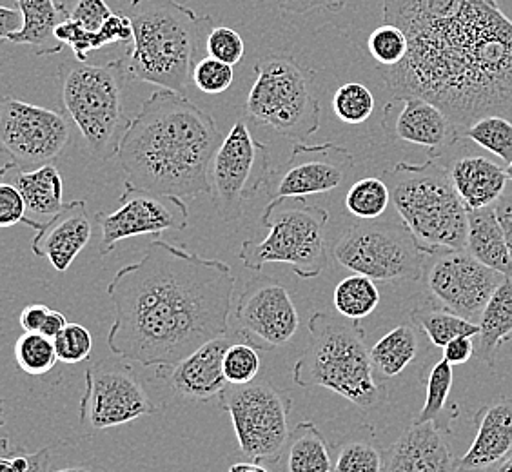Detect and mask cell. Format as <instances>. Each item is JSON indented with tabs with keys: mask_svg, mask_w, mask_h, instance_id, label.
<instances>
[{
	"mask_svg": "<svg viewBox=\"0 0 512 472\" xmlns=\"http://www.w3.org/2000/svg\"><path fill=\"white\" fill-rule=\"evenodd\" d=\"M384 22L409 39L398 66L378 69L394 99L429 100L463 131L512 117V20L496 0H384Z\"/></svg>",
	"mask_w": 512,
	"mask_h": 472,
	"instance_id": "1",
	"label": "cell"
},
{
	"mask_svg": "<svg viewBox=\"0 0 512 472\" xmlns=\"http://www.w3.org/2000/svg\"><path fill=\"white\" fill-rule=\"evenodd\" d=\"M237 278L226 262L153 240L109 282L111 353L148 367L175 365L229 333Z\"/></svg>",
	"mask_w": 512,
	"mask_h": 472,
	"instance_id": "2",
	"label": "cell"
},
{
	"mask_svg": "<svg viewBox=\"0 0 512 472\" xmlns=\"http://www.w3.org/2000/svg\"><path fill=\"white\" fill-rule=\"evenodd\" d=\"M215 118L173 89H158L131 118L120 142L126 184L160 195H211V164L220 148Z\"/></svg>",
	"mask_w": 512,
	"mask_h": 472,
	"instance_id": "3",
	"label": "cell"
},
{
	"mask_svg": "<svg viewBox=\"0 0 512 472\" xmlns=\"http://www.w3.org/2000/svg\"><path fill=\"white\" fill-rule=\"evenodd\" d=\"M128 15L135 33L126 57L129 80L186 93L213 19L178 0H133Z\"/></svg>",
	"mask_w": 512,
	"mask_h": 472,
	"instance_id": "4",
	"label": "cell"
},
{
	"mask_svg": "<svg viewBox=\"0 0 512 472\" xmlns=\"http://www.w3.org/2000/svg\"><path fill=\"white\" fill-rule=\"evenodd\" d=\"M306 351L293 365L298 387H324L360 411H373L387 402L389 391L378 380L360 320L333 313H315L307 324Z\"/></svg>",
	"mask_w": 512,
	"mask_h": 472,
	"instance_id": "5",
	"label": "cell"
},
{
	"mask_svg": "<svg viewBox=\"0 0 512 472\" xmlns=\"http://www.w3.org/2000/svg\"><path fill=\"white\" fill-rule=\"evenodd\" d=\"M384 180L394 209L425 255L467 246L469 209L456 193L449 168L438 158L424 164L398 162Z\"/></svg>",
	"mask_w": 512,
	"mask_h": 472,
	"instance_id": "6",
	"label": "cell"
},
{
	"mask_svg": "<svg viewBox=\"0 0 512 472\" xmlns=\"http://www.w3.org/2000/svg\"><path fill=\"white\" fill-rule=\"evenodd\" d=\"M126 59L93 66L66 60L59 68L60 99L69 120L80 129L89 153L99 160L117 157L131 118L126 111Z\"/></svg>",
	"mask_w": 512,
	"mask_h": 472,
	"instance_id": "7",
	"label": "cell"
},
{
	"mask_svg": "<svg viewBox=\"0 0 512 472\" xmlns=\"http://www.w3.org/2000/svg\"><path fill=\"white\" fill-rule=\"evenodd\" d=\"M269 229L264 240L242 242L238 258L251 271L267 264H286L298 278L311 280L329 266L327 224L324 207L307 204L304 198L271 200L260 217Z\"/></svg>",
	"mask_w": 512,
	"mask_h": 472,
	"instance_id": "8",
	"label": "cell"
},
{
	"mask_svg": "<svg viewBox=\"0 0 512 472\" xmlns=\"http://www.w3.org/2000/svg\"><path fill=\"white\" fill-rule=\"evenodd\" d=\"M255 73L244 104L247 117L295 144L313 137L322 115L315 95V71L293 57L269 55L256 62Z\"/></svg>",
	"mask_w": 512,
	"mask_h": 472,
	"instance_id": "9",
	"label": "cell"
},
{
	"mask_svg": "<svg viewBox=\"0 0 512 472\" xmlns=\"http://www.w3.org/2000/svg\"><path fill=\"white\" fill-rule=\"evenodd\" d=\"M340 266L375 282H416L424 278L427 255L404 222L362 220L333 247Z\"/></svg>",
	"mask_w": 512,
	"mask_h": 472,
	"instance_id": "10",
	"label": "cell"
},
{
	"mask_svg": "<svg viewBox=\"0 0 512 472\" xmlns=\"http://www.w3.org/2000/svg\"><path fill=\"white\" fill-rule=\"evenodd\" d=\"M220 407L229 414L240 451L253 462L278 463L287 449L293 398L267 382L227 385Z\"/></svg>",
	"mask_w": 512,
	"mask_h": 472,
	"instance_id": "11",
	"label": "cell"
},
{
	"mask_svg": "<svg viewBox=\"0 0 512 472\" xmlns=\"http://www.w3.org/2000/svg\"><path fill=\"white\" fill-rule=\"evenodd\" d=\"M273 173L271 148L256 140L244 120L227 133L211 164V198L226 222L237 220Z\"/></svg>",
	"mask_w": 512,
	"mask_h": 472,
	"instance_id": "12",
	"label": "cell"
},
{
	"mask_svg": "<svg viewBox=\"0 0 512 472\" xmlns=\"http://www.w3.org/2000/svg\"><path fill=\"white\" fill-rule=\"evenodd\" d=\"M71 140L68 118L59 111L40 108L24 100L6 97L0 106V142L4 166L35 169L59 158Z\"/></svg>",
	"mask_w": 512,
	"mask_h": 472,
	"instance_id": "13",
	"label": "cell"
},
{
	"mask_svg": "<svg viewBox=\"0 0 512 472\" xmlns=\"http://www.w3.org/2000/svg\"><path fill=\"white\" fill-rule=\"evenodd\" d=\"M507 276L483 266L467 249L427 255L424 280L434 302L478 324L485 307Z\"/></svg>",
	"mask_w": 512,
	"mask_h": 472,
	"instance_id": "14",
	"label": "cell"
},
{
	"mask_svg": "<svg viewBox=\"0 0 512 472\" xmlns=\"http://www.w3.org/2000/svg\"><path fill=\"white\" fill-rule=\"evenodd\" d=\"M95 220L100 226V256H108L126 238L186 229L189 209L184 198L124 184L117 211L97 213Z\"/></svg>",
	"mask_w": 512,
	"mask_h": 472,
	"instance_id": "15",
	"label": "cell"
},
{
	"mask_svg": "<svg viewBox=\"0 0 512 472\" xmlns=\"http://www.w3.org/2000/svg\"><path fill=\"white\" fill-rule=\"evenodd\" d=\"M158 411L129 365L86 369V391L80 398V420L93 429H111Z\"/></svg>",
	"mask_w": 512,
	"mask_h": 472,
	"instance_id": "16",
	"label": "cell"
},
{
	"mask_svg": "<svg viewBox=\"0 0 512 472\" xmlns=\"http://www.w3.org/2000/svg\"><path fill=\"white\" fill-rule=\"evenodd\" d=\"M353 166L355 157L344 146L335 142L307 146L300 142L295 144L286 162L273 169L267 195L271 200H278L335 191L344 184Z\"/></svg>",
	"mask_w": 512,
	"mask_h": 472,
	"instance_id": "17",
	"label": "cell"
},
{
	"mask_svg": "<svg viewBox=\"0 0 512 472\" xmlns=\"http://www.w3.org/2000/svg\"><path fill=\"white\" fill-rule=\"evenodd\" d=\"M240 331L260 349L286 345L298 331L300 316L286 287L273 276L258 275L247 282L235 309Z\"/></svg>",
	"mask_w": 512,
	"mask_h": 472,
	"instance_id": "18",
	"label": "cell"
},
{
	"mask_svg": "<svg viewBox=\"0 0 512 472\" xmlns=\"http://www.w3.org/2000/svg\"><path fill=\"white\" fill-rule=\"evenodd\" d=\"M244 333H227L198 347L175 365L157 367V378H162L173 393L191 402H209L226 391L224 358L227 349L242 338Z\"/></svg>",
	"mask_w": 512,
	"mask_h": 472,
	"instance_id": "19",
	"label": "cell"
},
{
	"mask_svg": "<svg viewBox=\"0 0 512 472\" xmlns=\"http://www.w3.org/2000/svg\"><path fill=\"white\" fill-rule=\"evenodd\" d=\"M400 100L398 113L385 106L384 128L393 137L429 149V158H440L445 149L453 148L463 138V129L458 128L444 109L420 97H405Z\"/></svg>",
	"mask_w": 512,
	"mask_h": 472,
	"instance_id": "20",
	"label": "cell"
},
{
	"mask_svg": "<svg viewBox=\"0 0 512 472\" xmlns=\"http://www.w3.org/2000/svg\"><path fill=\"white\" fill-rule=\"evenodd\" d=\"M476 436L456 472H489L512 456V398H496L474 414Z\"/></svg>",
	"mask_w": 512,
	"mask_h": 472,
	"instance_id": "21",
	"label": "cell"
},
{
	"mask_svg": "<svg viewBox=\"0 0 512 472\" xmlns=\"http://www.w3.org/2000/svg\"><path fill=\"white\" fill-rule=\"evenodd\" d=\"M91 236L93 218L88 215L86 202L75 200L42 224L31 240V251L40 258H48L55 271L66 273L80 251L88 246Z\"/></svg>",
	"mask_w": 512,
	"mask_h": 472,
	"instance_id": "22",
	"label": "cell"
},
{
	"mask_svg": "<svg viewBox=\"0 0 512 472\" xmlns=\"http://www.w3.org/2000/svg\"><path fill=\"white\" fill-rule=\"evenodd\" d=\"M447 433L434 423H414L385 451L384 472H456Z\"/></svg>",
	"mask_w": 512,
	"mask_h": 472,
	"instance_id": "23",
	"label": "cell"
},
{
	"mask_svg": "<svg viewBox=\"0 0 512 472\" xmlns=\"http://www.w3.org/2000/svg\"><path fill=\"white\" fill-rule=\"evenodd\" d=\"M447 168L467 209L494 206L507 191V168L493 158L469 155L456 158Z\"/></svg>",
	"mask_w": 512,
	"mask_h": 472,
	"instance_id": "24",
	"label": "cell"
},
{
	"mask_svg": "<svg viewBox=\"0 0 512 472\" xmlns=\"http://www.w3.org/2000/svg\"><path fill=\"white\" fill-rule=\"evenodd\" d=\"M17 8L22 11L24 26L22 30L10 35L6 42L31 46L37 57L59 55L64 44L57 39L60 22L68 19L71 11L64 2L57 0H19Z\"/></svg>",
	"mask_w": 512,
	"mask_h": 472,
	"instance_id": "25",
	"label": "cell"
},
{
	"mask_svg": "<svg viewBox=\"0 0 512 472\" xmlns=\"http://www.w3.org/2000/svg\"><path fill=\"white\" fill-rule=\"evenodd\" d=\"M2 178L17 187L26 200V206L37 222H48L64 209V184L59 169L46 164L35 169H8L0 171Z\"/></svg>",
	"mask_w": 512,
	"mask_h": 472,
	"instance_id": "26",
	"label": "cell"
},
{
	"mask_svg": "<svg viewBox=\"0 0 512 472\" xmlns=\"http://www.w3.org/2000/svg\"><path fill=\"white\" fill-rule=\"evenodd\" d=\"M465 249L483 266L512 280V256L494 206L469 209V229Z\"/></svg>",
	"mask_w": 512,
	"mask_h": 472,
	"instance_id": "27",
	"label": "cell"
},
{
	"mask_svg": "<svg viewBox=\"0 0 512 472\" xmlns=\"http://www.w3.org/2000/svg\"><path fill=\"white\" fill-rule=\"evenodd\" d=\"M476 356L483 364L494 367L502 345L512 340V280L505 278L494 291L480 318Z\"/></svg>",
	"mask_w": 512,
	"mask_h": 472,
	"instance_id": "28",
	"label": "cell"
},
{
	"mask_svg": "<svg viewBox=\"0 0 512 472\" xmlns=\"http://www.w3.org/2000/svg\"><path fill=\"white\" fill-rule=\"evenodd\" d=\"M287 472H333V451L311 420L298 423L291 431Z\"/></svg>",
	"mask_w": 512,
	"mask_h": 472,
	"instance_id": "29",
	"label": "cell"
},
{
	"mask_svg": "<svg viewBox=\"0 0 512 472\" xmlns=\"http://www.w3.org/2000/svg\"><path fill=\"white\" fill-rule=\"evenodd\" d=\"M420 353L418 331L413 322L398 325L371 347V358L378 374L396 378L413 364Z\"/></svg>",
	"mask_w": 512,
	"mask_h": 472,
	"instance_id": "30",
	"label": "cell"
},
{
	"mask_svg": "<svg viewBox=\"0 0 512 472\" xmlns=\"http://www.w3.org/2000/svg\"><path fill=\"white\" fill-rule=\"evenodd\" d=\"M384 458L375 429L362 425L336 445L333 472H384Z\"/></svg>",
	"mask_w": 512,
	"mask_h": 472,
	"instance_id": "31",
	"label": "cell"
},
{
	"mask_svg": "<svg viewBox=\"0 0 512 472\" xmlns=\"http://www.w3.org/2000/svg\"><path fill=\"white\" fill-rule=\"evenodd\" d=\"M411 322L422 329L431 344L438 349H444L456 338L462 336H478L480 325L465 320L463 316L445 309L442 305L429 304L414 307L411 311Z\"/></svg>",
	"mask_w": 512,
	"mask_h": 472,
	"instance_id": "32",
	"label": "cell"
},
{
	"mask_svg": "<svg viewBox=\"0 0 512 472\" xmlns=\"http://www.w3.org/2000/svg\"><path fill=\"white\" fill-rule=\"evenodd\" d=\"M425 402L422 411L416 414L414 423H434L440 431L451 433V420L445 418L449 396L453 391L454 374L453 365L445 360L444 356L436 360L424 378Z\"/></svg>",
	"mask_w": 512,
	"mask_h": 472,
	"instance_id": "33",
	"label": "cell"
},
{
	"mask_svg": "<svg viewBox=\"0 0 512 472\" xmlns=\"http://www.w3.org/2000/svg\"><path fill=\"white\" fill-rule=\"evenodd\" d=\"M380 298L382 296L373 278L353 273L335 287L333 305L338 315L349 320H364L375 313Z\"/></svg>",
	"mask_w": 512,
	"mask_h": 472,
	"instance_id": "34",
	"label": "cell"
},
{
	"mask_svg": "<svg viewBox=\"0 0 512 472\" xmlns=\"http://www.w3.org/2000/svg\"><path fill=\"white\" fill-rule=\"evenodd\" d=\"M463 138L493 153L503 166L512 164V120L502 115H491L474 120L463 131Z\"/></svg>",
	"mask_w": 512,
	"mask_h": 472,
	"instance_id": "35",
	"label": "cell"
},
{
	"mask_svg": "<svg viewBox=\"0 0 512 472\" xmlns=\"http://www.w3.org/2000/svg\"><path fill=\"white\" fill-rule=\"evenodd\" d=\"M391 200V189L384 178L367 177L349 187L345 207L360 220H376L384 215Z\"/></svg>",
	"mask_w": 512,
	"mask_h": 472,
	"instance_id": "36",
	"label": "cell"
},
{
	"mask_svg": "<svg viewBox=\"0 0 512 472\" xmlns=\"http://www.w3.org/2000/svg\"><path fill=\"white\" fill-rule=\"evenodd\" d=\"M15 364L22 373L30 376H46L59 364L55 342L40 333H26L15 342Z\"/></svg>",
	"mask_w": 512,
	"mask_h": 472,
	"instance_id": "37",
	"label": "cell"
},
{
	"mask_svg": "<svg viewBox=\"0 0 512 472\" xmlns=\"http://www.w3.org/2000/svg\"><path fill=\"white\" fill-rule=\"evenodd\" d=\"M331 108L336 118H340L344 124L358 126V124H364L365 120H369L373 115L375 97L371 89L364 84L349 82L342 88H338L331 102Z\"/></svg>",
	"mask_w": 512,
	"mask_h": 472,
	"instance_id": "38",
	"label": "cell"
},
{
	"mask_svg": "<svg viewBox=\"0 0 512 472\" xmlns=\"http://www.w3.org/2000/svg\"><path fill=\"white\" fill-rule=\"evenodd\" d=\"M258 349L260 347L255 342H251L247 336H242L227 349L226 358H224L227 384L247 385L255 382L256 376L262 369V358Z\"/></svg>",
	"mask_w": 512,
	"mask_h": 472,
	"instance_id": "39",
	"label": "cell"
},
{
	"mask_svg": "<svg viewBox=\"0 0 512 472\" xmlns=\"http://www.w3.org/2000/svg\"><path fill=\"white\" fill-rule=\"evenodd\" d=\"M367 50L380 64V68H393L407 57L409 39L404 30H400L394 24L384 22L369 35Z\"/></svg>",
	"mask_w": 512,
	"mask_h": 472,
	"instance_id": "40",
	"label": "cell"
},
{
	"mask_svg": "<svg viewBox=\"0 0 512 472\" xmlns=\"http://www.w3.org/2000/svg\"><path fill=\"white\" fill-rule=\"evenodd\" d=\"M55 349L62 364H82L93 351V336L84 325L68 324L55 340Z\"/></svg>",
	"mask_w": 512,
	"mask_h": 472,
	"instance_id": "41",
	"label": "cell"
},
{
	"mask_svg": "<svg viewBox=\"0 0 512 472\" xmlns=\"http://www.w3.org/2000/svg\"><path fill=\"white\" fill-rule=\"evenodd\" d=\"M235 79L233 66L213 57H204L193 71V82L202 93L220 95L231 88Z\"/></svg>",
	"mask_w": 512,
	"mask_h": 472,
	"instance_id": "42",
	"label": "cell"
},
{
	"mask_svg": "<svg viewBox=\"0 0 512 472\" xmlns=\"http://www.w3.org/2000/svg\"><path fill=\"white\" fill-rule=\"evenodd\" d=\"M206 50L207 57L237 66L244 59L246 44L238 31L226 28V26H215L207 37Z\"/></svg>",
	"mask_w": 512,
	"mask_h": 472,
	"instance_id": "43",
	"label": "cell"
},
{
	"mask_svg": "<svg viewBox=\"0 0 512 472\" xmlns=\"http://www.w3.org/2000/svg\"><path fill=\"white\" fill-rule=\"evenodd\" d=\"M15 224H24L35 231L42 227V222L28 218V206L19 189L4 180L0 184V226L8 229Z\"/></svg>",
	"mask_w": 512,
	"mask_h": 472,
	"instance_id": "44",
	"label": "cell"
},
{
	"mask_svg": "<svg viewBox=\"0 0 512 472\" xmlns=\"http://www.w3.org/2000/svg\"><path fill=\"white\" fill-rule=\"evenodd\" d=\"M57 39L64 46H69L75 59L80 62H86L91 51L100 50L97 31L86 30L84 26H80L77 20L71 19V15L64 22H60L59 28H57Z\"/></svg>",
	"mask_w": 512,
	"mask_h": 472,
	"instance_id": "45",
	"label": "cell"
},
{
	"mask_svg": "<svg viewBox=\"0 0 512 472\" xmlns=\"http://www.w3.org/2000/svg\"><path fill=\"white\" fill-rule=\"evenodd\" d=\"M133 24L126 13H113L108 22L97 31L100 48L113 44H133Z\"/></svg>",
	"mask_w": 512,
	"mask_h": 472,
	"instance_id": "46",
	"label": "cell"
},
{
	"mask_svg": "<svg viewBox=\"0 0 512 472\" xmlns=\"http://www.w3.org/2000/svg\"><path fill=\"white\" fill-rule=\"evenodd\" d=\"M111 15L113 11L109 10L106 0H79L75 10L71 11V19L77 20L88 31H99Z\"/></svg>",
	"mask_w": 512,
	"mask_h": 472,
	"instance_id": "47",
	"label": "cell"
},
{
	"mask_svg": "<svg viewBox=\"0 0 512 472\" xmlns=\"http://www.w3.org/2000/svg\"><path fill=\"white\" fill-rule=\"evenodd\" d=\"M349 0H276L278 8L286 13H295V15H307L313 11H336L344 10Z\"/></svg>",
	"mask_w": 512,
	"mask_h": 472,
	"instance_id": "48",
	"label": "cell"
},
{
	"mask_svg": "<svg viewBox=\"0 0 512 472\" xmlns=\"http://www.w3.org/2000/svg\"><path fill=\"white\" fill-rule=\"evenodd\" d=\"M51 307L46 304H30L26 305L20 313V325L26 333H42L44 324L50 316Z\"/></svg>",
	"mask_w": 512,
	"mask_h": 472,
	"instance_id": "49",
	"label": "cell"
},
{
	"mask_svg": "<svg viewBox=\"0 0 512 472\" xmlns=\"http://www.w3.org/2000/svg\"><path fill=\"white\" fill-rule=\"evenodd\" d=\"M476 353V347H474L473 336H462V338H456L451 344H447L444 347V358L453 365L467 364L473 354Z\"/></svg>",
	"mask_w": 512,
	"mask_h": 472,
	"instance_id": "50",
	"label": "cell"
},
{
	"mask_svg": "<svg viewBox=\"0 0 512 472\" xmlns=\"http://www.w3.org/2000/svg\"><path fill=\"white\" fill-rule=\"evenodd\" d=\"M494 209H496V215L502 224L503 233L507 238V246H509L512 256V191H505V195L494 204Z\"/></svg>",
	"mask_w": 512,
	"mask_h": 472,
	"instance_id": "51",
	"label": "cell"
},
{
	"mask_svg": "<svg viewBox=\"0 0 512 472\" xmlns=\"http://www.w3.org/2000/svg\"><path fill=\"white\" fill-rule=\"evenodd\" d=\"M22 26L24 17L19 8H0V39H8L13 33L22 30Z\"/></svg>",
	"mask_w": 512,
	"mask_h": 472,
	"instance_id": "52",
	"label": "cell"
},
{
	"mask_svg": "<svg viewBox=\"0 0 512 472\" xmlns=\"http://www.w3.org/2000/svg\"><path fill=\"white\" fill-rule=\"evenodd\" d=\"M68 324L69 322L66 320V316L62 315L60 311L51 309L50 316H48V320H46V324H44V329H42L40 335L48 336L51 340H55V338L62 333V329Z\"/></svg>",
	"mask_w": 512,
	"mask_h": 472,
	"instance_id": "53",
	"label": "cell"
},
{
	"mask_svg": "<svg viewBox=\"0 0 512 472\" xmlns=\"http://www.w3.org/2000/svg\"><path fill=\"white\" fill-rule=\"evenodd\" d=\"M276 465L278 463L253 462L251 460V462L235 463L229 467L227 472H278Z\"/></svg>",
	"mask_w": 512,
	"mask_h": 472,
	"instance_id": "54",
	"label": "cell"
},
{
	"mask_svg": "<svg viewBox=\"0 0 512 472\" xmlns=\"http://www.w3.org/2000/svg\"><path fill=\"white\" fill-rule=\"evenodd\" d=\"M48 467H50V451L39 449L31 453L30 469L26 472H48Z\"/></svg>",
	"mask_w": 512,
	"mask_h": 472,
	"instance_id": "55",
	"label": "cell"
},
{
	"mask_svg": "<svg viewBox=\"0 0 512 472\" xmlns=\"http://www.w3.org/2000/svg\"><path fill=\"white\" fill-rule=\"evenodd\" d=\"M0 472H17L13 469V465H11L8 456H2V458H0Z\"/></svg>",
	"mask_w": 512,
	"mask_h": 472,
	"instance_id": "56",
	"label": "cell"
},
{
	"mask_svg": "<svg viewBox=\"0 0 512 472\" xmlns=\"http://www.w3.org/2000/svg\"><path fill=\"white\" fill-rule=\"evenodd\" d=\"M489 472H512V456L511 458H507L505 462L500 463L498 467H494L493 471Z\"/></svg>",
	"mask_w": 512,
	"mask_h": 472,
	"instance_id": "57",
	"label": "cell"
},
{
	"mask_svg": "<svg viewBox=\"0 0 512 472\" xmlns=\"http://www.w3.org/2000/svg\"><path fill=\"white\" fill-rule=\"evenodd\" d=\"M53 472H91L86 467H66V469H60V471Z\"/></svg>",
	"mask_w": 512,
	"mask_h": 472,
	"instance_id": "58",
	"label": "cell"
},
{
	"mask_svg": "<svg viewBox=\"0 0 512 472\" xmlns=\"http://www.w3.org/2000/svg\"><path fill=\"white\" fill-rule=\"evenodd\" d=\"M507 175H509V180L512 182V164L511 166H507Z\"/></svg>",
	"mask_w": 512,
	"mask_h": 472,
	"instance_id": "59",
	"label": "cell"
}]
</instances>
